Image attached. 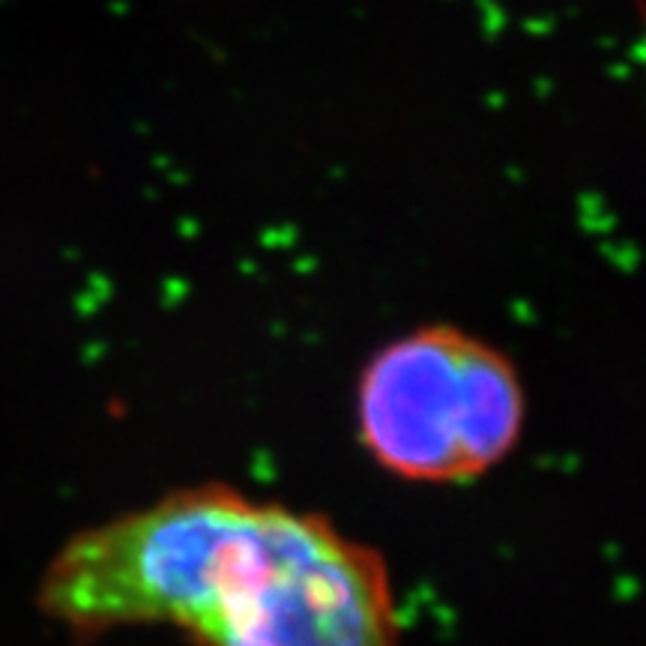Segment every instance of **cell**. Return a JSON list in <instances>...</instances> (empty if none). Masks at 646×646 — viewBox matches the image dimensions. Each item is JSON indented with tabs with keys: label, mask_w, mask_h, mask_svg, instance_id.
<instances>
[{
	"label": "cell",
	"mask_w": 646,
	"mask_h": 646,
	"mask_svg": "<svg viewBox=\"0 0 646 646\" xmlns=\"http://www.w3.org/2000/svg\"><path fill=\"white\" fill-rule=\"evenodd\" d=\"M36 602L81 641L168 626L195 646H401L377 548L228 482L183 485L75 533Z\"/></svg>",
	"instance_id": "6da1fadb"
},
{
	"label": "cell",
	"mask_w": 646,
	"mask_h": 646,
	"mask_svg": "<svg viewBox=\"0 0 646 646\" xmlns=\"http://www.w3.org/2000/svg\"><path fill=\"white\" fill-rule=\"evenodd\" d=\"M356 437L389 476L458 485L491 473L521 443L527 389L494 341L455 323L383 341L356 377Z\"/></svg>",
	"instance_id": "7a4b0ae2"
}]
</instances>
